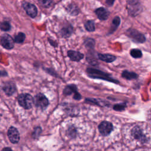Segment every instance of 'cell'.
I'll use <instances>...</instances> for the list:
<instances>
[{
  "label": "cell",
  "mask_w": 151,
  "mask_h": 151,
  "mask_svg": "<svg viewBox=\"0 0 151 151\" xmlns=\"http://www.w3.org/2000/svg\"><path fill=\"white\" fill-rule=\"evenodd\" d=\"M129 137L135 146H151V126L143 122L133 124L129 130Z\"/></svg>",
  "instance_id": "6da1fadb"
},
{
  "label": "cell",
  "mask_w": 151,
  "mask_h": 151,
  "mask_svg": "<svg viewBox=\"0 0 151 151\" xmlns=\"http://www.w3.org/2000/svg\"><path fill=\"white\" fill-rule=\"evenodd\" d=\"M87 74L89 77L93 79H100L107 81H109L113 83H118L119 82L116 80H115L113 78L111 77V75L106 73H104L99 70L93 69V68H88L86 70Z\"/></svg>",
  "instance_id": "7a4b0ae2"
},
{
  "label": "cell",
  "mask_w": 151,
  "mask_h": 151,
  "mask_svg": "<svg viewBox=\"0 0 151 151\" xmlns=\"http://www.w3.org/2000/svg\"><path fill=\"white\" fill-rule=\"evenodd\" d=\"M19 105L25 109H30L34 104V99L31 95L28 93H22L18 97Z\"/></svg>",
  "instance_id": "3957f363"
},
{
  "label": "cell",
  "mask_w": 151,
  "mask_h": 151,
  "mask_svg": "<svg viewBox=\"0 0 151 151\" xmlns=\"http://www.w3.org/2000/svg\"><path fill=\"white\" fill-rule=\"evenodd\" d=\"M127 10L129 14L132 17H136L142 11V7L139 0H128Z\"/></svg>",
  "instance_id": "277c9868"
},
{
  "label": "cell",
  "mask_w": 151,
  "mask_h": 151,
  "mask_svg": "<svg viewBox=\"0 0 151 151\" xmlns=\"http://www.w3.org/2000/svg\"><path fill=\"white\" fill-rule=\"evenodd\" d=\"M125 34L135 43H143L146 41V38L144 35L135 29L129 28L126 30Z\"/></svg>",
  "instance_id": "5b68a950"
},
{
  "label": "cell",
  "mask_w": 151,
  "mask_h": 151,
  "mask_svg": "<svg viewBox=\"0 0 151 151\" xmlns=\"http://www.w3.org/2000/svg\"><path fill=\"white\" fill-rule=\"evenodd\" d=\"M14 40L8 34H4L1 37V45L6 50H10L14 48Z\"/></svg>",
  "instance_id": "8992f818"
},
{
  "label": "cell",
  "mask_w": 151,
  "mask_h": 151,
  "mask_svg": "<svg viewBox=\"0 0 151 151\" xmlns=\"http://www.w3.org/2000/svg\"><path fill=\"white\" fill-rule=\"evenodd\" d=\"M35 105L41 109H45L49 104L48 99L42 93L36 94L34 98Z\"/></svg>",
  "instance_id": "52a82bcc"
},
{
  "label": "cell",
  "mask_w": 151,
  "mask_h": 151,
  "mask_svg": "<svg viewBox=\"0 0 151 151\" xmlns=\"http://www.w3.org/2000/svg\"><path fill=\"white\" fill-rule=\"evenodd\" d=\"M22 7L26 11L27 14L31 18H35L38 14V10L37 7L30 3L24 2Z\"/></svg>",
  "instance_id": "ba28073f"
},
{
  "label": "cell",
  "mask_w": 151,
  "mask_h": 151,
  "mask_svg": "<svg viewBox=\"0 0 151 151\" xmlns=\"http://www.w3.org/2000/svg\"><path fill=\"white\" fill-rule=\"evenodd\" d=\"M100 133L103 136L109 135L113 129L112 123L108 121H104L100 123L98 127Z\"/></svg>",
  "instance_id": "9c48e42d"
},
{
  "label": "cell",
  "mask_w": 151,
  "mask_h": 151,
  "mask_svg": "<svg viewBox=\"0 0 151 151\" xmlns=\"http://www.w3.org/2000/svg\"><path fill=\"white\" fill-rule=\"evenodd\" d=\"M74 32V28L71 24H66L59 31V34L62 38H69Z\"/></svg>",
  "instance_id": "30bf717a"
},
{
  "label": "cell",
  "mask_w": 151,
  "mask_h": 151,
  "mask_svg": "<svg viewBox=\"0 0 151 151\" xmlns=\"http://www.w3.org/2000/svg\"><path fill=\"white\" fill-rule=\"evenodd\" d=\"M97 18L100 21H106L108 19L110 16V11L104 7H99L94 10Z\"/></svg>",
  "instance_id": "8fae6325"
},
{
  "label": "cell",
  "mask_w": 151,
  "mask_h": 151,
  "mask_svg": "<svg viewBox=\"0 0 151 151\" xmlns=\"http://www.w3.org/2000/svg\"><path fill=\"white\" fill-rule=\"evenodd\" d=\"M8 136L10 142L17 143L20 140V134L18 130L14 127H10L8 130Z\"/></svg>",
  "instance_id": "7c38bea8"
},
{
  "label": "cell",
  "mask_w": 151,
  "mask_h": 151,
  "mask_svg": "<svg viewBox=\"0 0 151 151\" xmlns=\"http://www.w3.org/2000/svg\"><path fill=\"white\" fill-rule=\"evenodd\" d=\"M67 56L72 61L76 62H80L84 57L83 53L77 51H74V50H69L67 52Z\"/></svg>",
  "instance_id": "4fadbf2b"
},
{
  "label": "cell",
  "mask_w": 151,
  "mask_h": 151,
  "mask_svg": "<svg viewBox=\"0 0 151 151\" xmlns=\"http://www.w3.org/2000/svg\"><path fill=\"white\" fill-rule=\"evenodd\" d=\"M121 18L119 16L115 17L112 21L111 26L109 30V31L107 33V35H110L111 34H113L119 27L121 24Z\"/></svg>",
  "instance_id": "5bb4252c"
},
{
  "label": "cell",
  "mask_w": 151,
  "mask_h": 151,
  "mask_svg": "<svg viewBox=\"0 0 151 151\" xmlns=\"http://www.w3.org/2000/svg\"><path fill=\"white\" fill-rule=\"evenodd\" d=\"M72 93H74V99L76 100H79L81 99V95L77 92V87L76 86L74 85H69L66 87L65 89L64 90V94L66 95H70Z\"/></svg>",
  "instance_id": "9a60e30c"
},
{
  "label": "cell",
  "mask_w": 151,
  "mask_h": 151,
  "mask_svg": "<svg viewBox=\"0 0 151 151\" xmlns=\"http://www.w3.org/2000/svg\"><path fill=\"white\" fill-rule=\"evenodd\" d=\"M3 89L8 96H11L15 93L16 90V87L15 83L8 82L4 83L3 87Z\"/></svg>",
  "instance_id": "2e32d148"
},
{
  "label": "cell",
  "mask_w": 151,
  "mask_h": 151,
  "mask_svg": "<svg viewBox=\"0 0 151 151\" xmlns=\"http://www.w3.org/2000/svg\"><path fill=\"white\" fill-rule=\"evenodd\" d=\"M66 12L71 16H77L80 13V9L76 4H70L66 7Z\"/></svg>",
  "instance_id": "e0dca14e"
},
{
  "label": "cell",
  "mask_w": 151,
  "mask_h": 151,
  "mask_svg": "<svg viewBox=\"0 0 151 151\" xmlns=\"http://www.w3.org/2000/svg\"><path fill=\"white\" fill-rule=\"evenodd\" d=\"M97 57L99 60L105 62L106 63H112L116 60V57L110 54H102L98 53Z\"/></svg>",
  "instance_id": "ac0fdd59"
},
{
  "label": "cell",
  "mask_w": 151,
  "mask_h": 151,
  "mask_svg": "<svg viewBox=\"0 0 151 151\" xmlns=\"http://www.w3.org/2000/svg\"><path fill=\"white\" fill-rule=\"evenodd\" d=\"M83 44L85 46V47H86L89 50H93L95 47L96 41L94 39L92 38L87 37L84 40Z\"/></svg>",
  "instance_id": "d6986e66"
},
{
  "label": "cell",
  "mask_w": 151,
  "mask_h": 151,
  "mask_svg": "<svg viewBox=\"0 0 151 151\" xmlns=\"http://www.w3.org/2000/svg\"><path fill=\"white\" fill-rule=\"evenodd\" d=\"M86 30L88 32H94L96 30L95 22L94 20H87L84 24Z\"/></svg>",
  "instance_id": "ffe728a7"
},
{
  "label": "cell",
  "mask_w": 151,
  "mask_h": 151,
  "mask_svg": "<svg viewBox=\"0 0 151 151\" xmlns=\"http://www.w3.org/2000/svg\"><path fill=\"white\" fill-rule=\"evenodd\" d=\"M26 38V35L25 33L23 32H19L18 34L14 36V41L17 44H22L24 43Z\"/></svg>",
  "instance_id": "44dd1931"
},
{
  "label": "cell",
  "mask_w": 151,
  "mask_h": 151,
  "mask_svg": "<svg viewBox=\"0 0 151 151\" xmlns=\"http://www.w3.org/2000/svg\"><path fill=\"white\" fill-rule=\"evenodd\" d=\"M54 0H38L39 5L44 9H48L53 3Z\"/></svg>",
  "instance_id": "7402d4cb"
},
{
  "label": "cell",
  "mask_w": 151,
  "mask_h": 151,
  "mask_svg": "<svg viewBox=\"0 0 151 151\" xmlns=\"http://www.w3.org/2000/svg\"><path fill=\"white\" fill-rule=\"evenodd\" d=\"M122 76L126 79L128 80H132V79H136L138 77V75L134 73V72H128L127 70L123 71L122 73Z\"/></svg>",
  "instance_id": "603a6c76"
},
{
  "label": "cell",
  "mask_w": 151,
  "mask_h": 151,
  "mask_svg": "<svg viewBox=\"0 0 151 151\" xmlns=\"http://www.w3.org/2000/svg\"><path fill=\"white\" fill-rule=\"evenodd\" d=\"M0 28L2 31L8 32L11 30V25L8 21H4L0 24Z\"/></svg>",
  "instance_id": "cb8c5ba5"
},
{
  "label": "cell",
  "mask_w": 151,
  "mask_h": 151,
  "mask_svg": "<svg viewBox=\"0 0 151 151\" xmlns=\"http://www.w3.org/2000/svg\"><path fill=\"white\" fill-rule=\"evenodd\" d=\"M130 54L131 56L135 59H139L142 57V52L139 49H132L130 50Z\"/></svg>",
  "instance_id": "d4e9b609"
},
{
  "label": "cell",
  "mask_w": 151,
  "mask_h": 151,
  "mask_svg": "<svg viewBox=\"0 0 151 151\" xmlns=\"http://www.w3.org/2000/svg\"><path fill=\"white\" fill-rule=\"evenodd\" d=\"M126 105L125 104H119V105H115V106L113 107V109L115 111H121L124 110V109L125 108Z\"/></svg>",
  "instance_id": "484cf974"
},
{
  "label": "cell",
  "mask_w": 151,
  "mask_h": 151,
  "mask_svg": "<svg viewBox=\"0 0 151 151\" xmlns=\"http://www.w3.org/2000/svg\"><path fill=\"white\" fill-rule=\"evenodd\" d=\"M41 132V129L40 127H37L34 129V132L33 133V136L35 138H37L38 137V135L40 134Z\"/></svg>",
  "instance_id": "4316f807"
},
{
  "label": "cell",
  "mask_w": 151,
  "mask_h": 151,
  "mask_svg": "<svg viewBox=\"0 0 151 151\" xmlns=\"http://www.w3.org/2000/svg\"><path fill=\"white\" fill-rule=\"evenodd\" d=\"M47 40H48V41L50 43V44L52 46L54 47L55 48H56V47H58V43H57V42L56 41H55V40H53L52 39H50V38H48Z\"/></svg>",
  "instance_id": "83f0119b"
},
{
  "label": "cell",
  "mask_w": 151,
  "mask_h": 151,
  "mask_svg": "<svg viewBox=\"0 0 151 151\" xmlns=\"http://www.w3.org/2000/svg\"><path fill=\"white\" fill-rule=\"evenodd\" d=\"M115 0H106V4L108 7H111L114 5Z\"/></svg>",
  "instance_id": "f1b7e54d"
},
{
  "label": "cell",
  "mask_w": 151,
  "mask_h": 151,
  "mask_svg": "<svg viewBox=\"0 0 151 151\" xmlns=\"http://www.w3.org/2000/svg\"><path fill=\"white\" fill-rule=\"evenodd\" d=\"M146 118H147V120L149 122V124L150 125H151V109L147 111Z\"/></svg>",
  "instance_id": "f546056e"
},
{
  "label": "cell",
  "mask_w": 151,
  "mask_h": 151,
  "mask_svg": "<svg viewBox=\"0 0 151 151\" xmlns=\"http://www.w3.org/2000/svg\"><path fill=\"white\" fill-rule=\"evenodd\" d=\"M2 151H13L10 147H4Z\"/></svg>",
  "instance_id": "4dcf8cb0"
}]
</instances>
